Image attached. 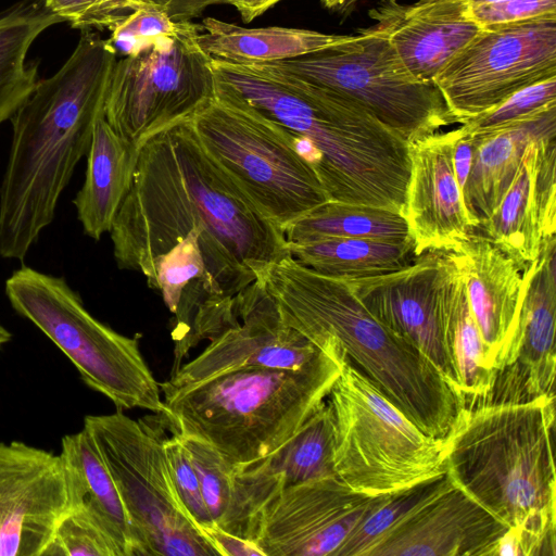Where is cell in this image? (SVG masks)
<instances>
[{"mask_svg":"<svg viewBox=\"0 0 556 556\" xmlns=\"http://www.w3.org/2000/svg\"><path fill=\"white\" fill-rule=\"evenodd\" d=\"M192 230L205 242L218 296L226 302L289 255L283 230L206 153L188 119L139 149L110 230L117 267L143 275Z\"/></svg>","mask_w":556,"mask_h":556,"instance_id":"1","label":"cell"},{"mask_svg":"<svg viewBox=\"0 0 556 556\" xmlns=\"http://www.w3.org/2000/svg\"><path fill=\"white\" fill-rule=\"evenodd\" d=\"M214 96L279 126L317 175L330 201L401 214L408 142L354 99L265 63L212 59Z\"/></svg>","mask_w":556,"mask_h":556,"instance_id":"2","label":"cell"},{"mask_svg":"<svg viewBox=\"0 0 556 556\" xmlns=\"http://www.w3.org/2000/svg\"><path fill=\"white\" fill-rule=\"evenodd\" d=\"M117 53L89 30L52 76L38 79L10 118L12 140L0 185V257L23 261L87 155Z\"/></svg>","mask_w":556,"mask_h":556,"instance_id":"3","label":"cell"},{"mask_svg":"<svg viewBox=\"0 0 556 556\" xmlns=\"http://www.w3.org/2000/svg\"><path fill=\"white\" fill-rule=\"evenodd\" d=\"M554 400L466 405L444 438L454 485L517 534L523 556H555Z\"/></svg>","mask_w":556,"mask_h":556,"instance_id":"4","label":"cell"},{"mask_svg":"<svg viewBox=\"0 0 556 556\" xmlns=\"http://www.w3.org/2000/svg\"><path fill=\"white\" fill-rule=\"evenodd\" d=\"M257 279L287 325L317 345L334 341L422 432L434 438L450 433L464 397L416 348L378 321L345 279L318 274L290 254Z\"/></svg>","mask_w":556,"mask_h":556,"instance_id":"5","label":"cell"},{"mask_svg":"<svg viewBox=\"0 0 556 556\" xmlns=\"http://www.w3.org/2000/svg\"><path fill=\"white\" fill-rule=\"evenodd\" d=\"M302 369L245 367L163 395L173 433L203 441L231 466L262 458L290 439L328 397L345 355L332 340Z\"/></svg>","mask_w":556,"mask_h":556,"instance_id":"6","label":"cell"},{"mask_svg":"<svg viewBox=\"0 0 556 556\" xmlns=\"http://www.w3.org/2000/svg\"><path fill=\"white\" fill-rule=\"evenodd\" d=\"M13 309L46 334L78 370L81 380L118 409L142 408L164 416L161 388L138 338L93 317L63 276L23 265L4 283Z\"/></svg>","mask_w":556,"mask_h":556,"instance_id":"7","label":"cell"},{"mask_svg":"<svg viewBox=\"0 0 556 556\" xmlns=\"http://www.w3.org/2000/svg\"><path fill=\"white\" fill-rule=\"evenodd\" d=\"M327 399L334 471L352 491L390 495L446 472L444 438L422 432L346 357Z\"/></svg>","mask_w":556,"mask_h":556,"instance_id":"8","label":"cell"},{"mask_svg":"<svg viewBox=\"0 0 556 556\" xmlns=\"http://www.w3.org/2000/svg\"><path fill=\"white\" fill-rule=\"evenodd\" d=\"M190 121L206 153L282 230L330 201L288 135L256 112L214 96Z\"/></svg>","mask_w":556,"mask_h":556,"instance_id":"9","label":"cell"},{"mask_svg":"<svg viewBox=\"0 0 556 556\" xmlns=\"http://www.w3.org/2000/svg\"><path fill=\"white\" fill-rule=\"evenodd\" d=\"M84 429L116 484L140 556H219L176 493L161 427L118 409L86 416Z\"/></svg>","mask_w":556,"mask_h":556,"instance_id":"10","label":"cell"},{"mask_svg":"<svg viewBox=\"0 0 556 556\" xmlns=\"http://www.w3.org/2000/svg\"><path fill=\"white\" fill-rule=\"evenodd\" d=\"M265 64L354 99L408 143L456 123L439 88L408 73L378 25L327 49Z\"/></svg>","mask_w":556,"mask_h":556,"instance_id":"11","label":"cell"},{"mask_svg":"<svg viewBox=\"0 0 556 556\" xmlns=\"http://www.w3.org/2000/svg\"><path fill=\"white\" fill-rule=\"evenodd\" d=\"M201 27L184 22L137 54L116 59L103 115L125 140L141 147L149 138L192 116L215 91L212 58L201 48Z\"/></svg>","mask_w":556,"mask_h":556,"instance_id":"12","label":"cell"},{"mask_svg":"<svg viewBox=\"0 0 556 556\" xmlns=\"http://www.w3.org/2000/svg\"><path fill=\"white\" fill-rule=\"evenodd\" d=\"M556 77V16L482 27L433 83L456 123Z\"/></svg>","mask_w":556,"mask_h":556,"instance_id":"13","label":"cell"},{"mask_svg":"<svg viewBox=\"0 0 556 556\" xmlns=\"http://www.w3.org/2000/svg\"><path fill=\"white\" fill-rule=\"evenodd\" d=\"M387 496L356 493L338 476L311 480L269 500L247 539L264 556H336L353 529Z\"/></svg>","mask_w":556,"mask_h":556,"instance_id":"14","label":"cell"},{"mask_svg":"<svg viewBox=\"0 0 556 556\" xmlns=\"http://www.w3.org/2000/svg\"><path fill=\"white\" fill-rule=\"evenodd\" d=\"M235 311V325L210 340L201 354L160 384L163 395L245 367L302 369L324 353L323 346L282 320L260 279L236 296Z\"/></svg>","mask_w":556,"mask_h":556,"instance_id":"15","label":"cell"},{"mask_svg":"<svg viewBox=\"0 0 556 556\" xmlns=\"http://www.w3.org/2000/svg\"><path fill=\"white\" fill-rule=\"evenodd\" d=\"M68 509L60 455L0 442V556H42Z\"/></svg>","mask_w":556,"mask_h":556,"instance_id":"16","label":"cell"},{"mask_svg":"<svg viewBox=\"0 0 556 556\" xmlns=\"http://www.w3.org/2000/svg\"><path fill=\"white\" fill-rule=\"evenodd\" d=\"M333 448V412L329 401H324L277 450L232 468L230 504L217 526L247 539L257 513L279 492L311 480L337 476Z\"/></svg>","mask_w":556,"mask_h":556,"instance_id":"17","label":"cell"},{"mask_svg":"<svg viewBox=\"0 0 556 556\" xmlns=\"http://www.w3.org/2000/svg\"><path fill=\"white\" fill-rule=\"evenodd\" d=\"M444 251L464 280L489 363L498 374L516 358L527 266L473 232Z\"/></svg>","mask_w":556,"mask_h":556,"instance_id":"18","label":"cell"},{"mask_svg":"<svg viewBox=\"0 0 556 556\" xmlns=\"http://www.w3.org/2000/svg\"><path fill=\"white\" fill-rule=\"evenodd\" d=\"M441 255L442 250H428L400 270L345 280L378 321L416 348L458 392L441 329Z\"/></svg>","mask_w":556,"mask_h":556,"instance_id":"19","label":"cell"},{"mask_svg":"<svg viewBox=\"0 0 556 556\" xmlns=\"http://www.w3.org/2000/svg\"><path fill=\"white\" fill-rule=\"evenodd\" d=\"M556 134L532 141L492 215L473 233L497 245L518 265L536 261L555 240Z\"/></svg>","mask_w":556,"mask_h":556,"instance_id":"20","label":"cell"},{"mask_svg":"<svg viewBox=\"0 0 556 556\" xmlns=\"http://www.w3.org/2000/svg\"><path fill=\"white\" fill-rule=\"evenodd\" d=\"M459 136L456 128L408 143L410 168L401 215L417 256L450 250L472 232L453 166Z\"/></svg>","mask_w":556,"mask_h":556,"instance_id":"21","label":"cell"},{"mask_svg":"<svg viewBox=\"0 0 556 556\" xmlns=\"http://www.w3.org/2000/svg\"><path fill=\"white\" fill-rule=\"evenodd\" d=\"M508 530L452 485L402 519L367 556H494Z\"/></svg>","mask_w":556,"mask_h":556,"instance_id":"22","label":"cell"},{"mask_svg":"<svg viewBox=\"0 0 556 556\" xmlns=\"http://www.w3.org/2000/svg\"><path fill=\"white\" fill-rule=\"evenodd\" d=\"M556 243L527 265V289L522 303L517 354L508 370L509 402L554 394L556 374ZM501 370V371H503Z\"/></svg>","mask_w":556,"mask_h":556,"instance_id":"23","label":"cell"},{"mask_svg":"<svg viewBox=\"0 0 556 556\" xmlns=\"http://www.w3.org/2000/svg\"><path fill=\"white\" fill-rule=\"evenodd\" d=\"M552 134H556V106L490 132L471 134L476 139V149L463 202L472 230L498 206L518 170L526 148L532 141Z\"/></svg>","mask_w":556,"mask_h":556,"instance_id":"24","label":"cell"},{"mask_svg":"<svg viewBox=\"0 0 556 556\" xmlns=\"http://www.w3.org/2000/svg\"><path fill=\"white\" fill-rule=\"evenodd\" d=\"M438 301L445 353L465 405L468 399L476 403L488 399L497 371L489 363L464 280L444 250L438 276Z\"/></svg>","mask_w":556,"mask_h":556,"instance_id":"25","label":"cell"},{"mask_svg":"<svg viewBox=\"0 0 556 556\" xmlns=\"http://www.w3.org/2000/svg\"><path fill=\"white\" fill-rule=\"evenodd\" d=\"M139 147L125 140L104 115L96 122L85 180L73 203L84 233L99 240L110 232L132 180Z\"/></svg>","mask_w":556,"mask_h":556,"instance_id":"26","label":"cell"},{"mask_svg":"<svg viewBox=\"0 0 556 556\" xmlns=\"http://www.w3.org/2000/svg\"><path fill=\"white\" fill-rule=\"evenodd\" d=\"M70 509L81 508L103 528L118 556H140L131 522L116 484L94 442L83 428L62 438Z\"/></svg>","mask_w":556,"mask_h":556,"instance_id":"27","label":"cell"},{"mask_svg":"<svg viewBox=\"0 0 556 556\" xmlns=\"http://www.w3.org/2000/svg\"><path fill=\"white\" fill-rule=\"evenodd\" d=\"M408 73L433 83L442 67L482 28L466 16L404 15L390 0L374 11Z\"/></svg>","mask_w":556,"mask_h":556,"instance_id":"28","label":"cell"},{"mask_svg":"<svg viewBox=\"0 0 556 556\" xmlns=\"http://www.w3.org/2000/svg\"><path fill=\"white\" fill-rule=\"evenodd\" d=\"M351 36L278 26L245 28L207 17L202 22L198 40L212 59L252 65L294 59L341 43Z\"/></svg>","mask_w":556,"mask_h":556,"instance_id":"29","label":"cell"},{"mask_svg":"<svg viewBox=\"0 0 556 556\" xmlns=\"http://www.w3.org/2000/svg\"><path fill=\"white\" fill-rule=\"evenodd\" d=\"M61 22L43 0H21L0 12V124L12 117L38 81V62H27L31 45Z\"/></svg>","mask_w":556,"mask_h":556,"instance_id":"30","label":"cell"},{"mask_svg":"<svg viewBox=\"0 0 556 556\" xmlns=\"http://www.w3.org/2000/svg\"><path fill=\"white\" fill-rule=\"evenodd\" d=\"M289 254L301 265L334 278H362L400 270L416 258L414 241L365 238H327L287 242Z\"/></svg>","mask_w":556,"mask_h":556,"instance_id":"31","label":"cell"},{"mask_svg":"<svg viewBox=\"0 0 556 556\" xmlns=\"http://www.w3.org/2000/svg\"><path fill=\"white\" fill-rule=\"evenodd\" d=\"M287 242L327 238H365L402 242L410 240L404 217L396 212L364 204L328 201L283 228Z\"/></svg>","mask_w":556,"mask_h":556,"instance_id":"32","label":"cell"},{"mask_svg":"<svg viewBox=\"0 0 556 556\" xmlns=\"http://www.w3.org/2000/svg\"><path fill=\"white\" fill-rule=\"evenodd\" d=\"M452 485L454 483L445 472L388 495L353 529L336 556H367L368 552L402 519Z\"/></svg>","mask_w":556,"mask_h":556,"instance_id":"33","label":"cell"},{"mask_svg":"<svg viewBox=\"0 0 556 556\" xmlns=\"http://www.w3.org/2000/svg\"><path fill=\"white\" fill-rule=\"evenodd\" d=\"M553 106H556V77L515 92L493 109L462 124V129L468 134L490 132L533 117Z\"/></svg>","mask_w":556,"mask_h":556,"instance_id":"34","label":"cell"},{"mask_svg":"<svg viewBox=\"0 0 556 556\" xmlns=\"http://www.w3.org/2000/svg\"><path fill=\"white\" fill-rule=\"evenodd\" d=\"M42 556H118V552L90 514L71 508L59 521Z\"/></svg>","mask_w":556,"mask_h":556,"instance_id":"35","label":"cell"},{"mask_svg":"<svg viewBox=\"0 0 556 556\" xmlns=\"http://www.w3.org/2000/svg\"><path fill=\"white\" fill-rule=\"evenodd\" d=\"M179 437L195 468L206 508L214 523L218 525L230 504L233 466L212 445L193 438Z\"/></svg>","mask_w":556,"mask_h":556,"instance_id":"36","label":"cell"},{"mask_svg":"<svg viewBox=\"0 0 556 556\" xmlns=\"http://www.w3.org/2000/svg\"><path fill=\"white\" fill-rule=\"evenodd\" d=\"M182 24L173 21L161 7L147 1L118 23L108 40L117 54L134 55L160 38L176 35Z\"/></svg>","mask_w":556,"mask_h":556,"instance_id":"37","label":"cell"},{"mask_svg":"<svg viewBox=\"0 0 556 556\" xmlns=\"http://www.w3.org/2000/svg\"><path fill=\"white\" fill-rule=\"evenodd\" d=\"M147 0H43V4L71 27L112 30Z\"/></svg>","mask_w":556,"mask_h":556,"instance_id":"38","label":"cell"},{"mask_svg":"<svg viewBox=\"0 0 556 556\" xmlns=\"http://www.w3.org/2000/svg\"><path fill=\"white\" fill-rule=\"evenodd\" d=\"M164 452L176 493L186 511L201 529L214 523L202 496L190 454L181 438L173 433L163 441Z\"/></svg>","mask_w":556,"mask_h":556,"instance_id":"39","label":"cell"},{"mask_svg":"<svg viewBox=\"0 0 556 556\" xmlns=\"http://www.w3.org/2000/svg\"><path fill=\"white\" fill-rule=\"evenodd\" d=\"M465 16L481 27L556 16V0H501L468 7Z\"/></svg>","mask_w":556,"mask_h":556,"instance_id":"40","label":"cell"},{"mask_svg":"<svg viewBox=\"0 0 556 556\" xmlns=\"http://www.w3.org/2000/svg\"><path fill=\"white\" fill-rule=\"evenodd\" d=\"M201 530L217 549L219 556H264L262 549L254 542L228 532L216 523L203 526Z\"/></svg>","mask_w":556,"mask_h":556,"instance_id":"41","label":"cell"},{"mask_svg":"<svg viewBox=\"0 0 556 556\" xmlns=\"http://www.w3.org/2000/svg\"><path fill=\"white\" fill-rule=\"evenodd\" d=\"M460 128V136L453 151L454 173L459 186L462 197L469 177L476 149V139L471 134Z\"/></svg>","mask_w":556,"mask_h":556,"instance_id":"42","label":"cell"},{"mask_svg":"<svg viewBox=\"0 0 556 556\" xmlns=\"http://www.w3.org/2000/svg\"><path fill=\"white\" fill-rule=\"evenodd\" d=\"M166 11L175 22H190L207 7L227 3V0H147Z\"/></svg>","mask_w":556,"mask_h":556,"instance_id":"43","label":"cell"},{"mask_svg":"<svg viewBox=\"0 0 556 556\" xmlns=\"http://www.w3.org/2000/svg\"><path fill=\"white\" fill-rule=\"evenodd\" d=\"M279 1L281 0H227V3L238 10L244 23H250Z\"/></svg>","mask_w":556,"mask_h":556,"instance_id":"44","label":"cell"},{"mask_svg":"<svg viewBox=\"0 0 556 556\" xmlns=\"http://www.w3.org/2000/svg\"><path fill=\"white\" fill-rule=\"evenodd\" d=\"M324 5L329 9L340 8L344 5H349L352 3V0H321Z\"/></svg>","mask_w":556,"mask_h":556,"instance_id":"45","label":"cell"},{"mask_svg":"<svg viewBox=\"0 0 556 556\" xmlns=\"http://www.w3.org/2000/svg\"><path fill=\"white\" fill-rule=\"evenodd\" d=\"M11 338V332L0 323V346L8 343Z\"/></svg>","mask_w":556,"mask_h":556,"instance_id":"46","label":"cell"},{"mask_svg":"<svg viewBox=\"0 0 556 556\" xmlns=\"http://www.w3.org/2000/svg\"><path fill=\"white\" fill-rule=\"evenodd\" d=\"M355 1H357V0H352V3L355 2Z\"/></svg>","mask_w":556,"mask_h":556,"instance_id":"47","label":"cell"}]
</instances>
